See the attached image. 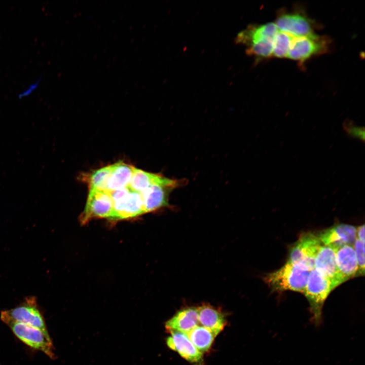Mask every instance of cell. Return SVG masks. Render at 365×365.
Returning <instances> with one entry per match:
<instances>
[{
	"label": "cell",
	"mask_w": 365,
	"mask_h": 365,
	"mask_svg": "<svg viewBox=\"0 0 365 365\" xmlns=\"http://www.w3.org/2000/svg\"><path fill=\"white\" fill-rule=\"evenodd\" d=\"M310 271L288 261L279 269L264 277V280L272 291L292 290L304 293Z\"/></svg>",
	"instance_id": "cell-1"
},
{
	"label": "cell",
	"mask_w": 365,
	"mask_h": 365,
	"mask_svg": "<svg viewBox=\"0 0 365 365\" xmlns=\"http://www.w3.org/2000/svg\"><path fill=\"white\" fill-rule=\"evenodd\" d=\"M334 288L332 282L315 269L310 271L304 294L308 301L312 320L316 324H320L324 302Z\"/></svg>",
	"instance_id": "cell-2"
},
{
	"label": "cell",
	"mask_w": 365,
	"mask_h": 365,
	"mask_svg": "<svg viewBox=\"0 0 365 365\" xmlns=\"http://www.w3.org/2000/svg\"><path fill=\"white\" fill-rule=\"evenodd\" d=\"M0 317L5 323L8 321H14L38 328L48 338H51L35 297H26L15 307L2 311Z\"/></svg>",
	"instance_id": "cell-3"
},
{
	"label": "cell",
	"mask_w": 365,
	"mask_h": 365,
	"mask_svg": "<svg viewBox=\"0 0 365 365\" xmlns=\"http://www.w3.org/2000/svg\"><path fill=\"white\" fill-rule=\"evenodd\" d=\"M108 192L113 202L112 220L129 219L145 213L140 193L132 191L129 187Z\"/></svg>",
	"instance_id": "cell-4"
},
{
	"label": "cell",
	"mask_w": 365,
	"mask_h": 365,
	"mask_svg": "<svg viewBox=\"0 0 365 365\" xmlns=\"http://www.w3.org/2000/svg\"><path fill=\"white\" fill-rule=\"evenodd\" d=\"M182 183V180L171 179L160 175L154 182L140 193L145 213L168 206L171 192Z\"/></svg>",
	"instance_id": "cell-5"
},
{
	"label": "cell",
	"mask_w": 365,
	"mask_h": 365,
	"mask_svg": "<svg viewBox=\"0 0 365 365\" xmlns=\"http://www.w3.org/2000/svg\"><path fill=\"white\" fill-rule=\"evenodd\" d=\"M329 40L324 36L315 33L293 38L287 57L304 62L312 56L326 52Z\"/></svg>",
	"instance_id": "cell-6"
},
{
	"label": "cell",
	"mask_w": 365,
	"mask_h": 365,
	"mask_svg": "<svg viewBox=\"0 0 365 365\" xmlns=\"http://www.w3.org/2000/svg\"><path fill=\"white\" fill-rule=\"evenodd\" d=\"M318 236L311 232L301 235L290 249L287 261L308 269H314L316 255L322 246Z\"/></svg>",
	"instance_id": "cell-7"
},
{
	"label": "cell",
	"mask_w": 365,
	"mask_h": 365,
	"mask_svg": "<svg viewBox=\"0 0 365 365\" xmlns=\"http://www.w3.org/2000/svg\"><path fill=\"white\" fill-rule=\"evenodd\" d=\"M13 334L23 343L28 346L42 351L50 358L54 359L56 356L54 352L52 341L38 328L14 321L5 323Z\"/></svg>",
	"instance_id": "cell-8"
},
{
	"label": "cell",
	"mask_w": 365,
	"mask_h": 365,
	"mask_svg": "<svg viewBox=\"0 0 365 365\" xmlns=\"http://www.w3.org/2000/svg\"><path fill=\"white\" fill-rule=\"evenodd\" d=\"M113 214V202L109 192L90 189L85 210L81 215V223L85 224L97 218L112 220Z\"/></svg>",
	"instance_id": "cell-9"
},
{
	"label": "cell",
	"mask_w": 365,
	"mask_h": 365,
	"mask_svg": "<svg viewBox=\"0 0 365 365\" xmlns=\"http://www.w3.org/2000/svg\"><path fill=\"white\" fill-rule=\"evenodd\" d=\"M278 29L293 36H301L313 33L312 21L304 13L298 11L283 12L276 18Z\"/></svg>",
	"instance_id": "cell-10"
},
{
	"label": "cell",
	"mask_w": 365,
	"mask_h": 365,
	"mask_svg": "<svg viewBox=\"0 0 365 365\" xmlns=\"http://www.w3.org/2000/svg\"><path fill=\"white\" fill-rule=\"evenodd\" d=\"M314 269L328 279L335 288L345 282L337 266L335 247L325 245L320 247L315 259Z\"/></svg>",
	"instance_id": "cell-11"
},
{
	"label": "cell",
	"mask_w": 365,
	"mask_h": 365,
	"mask_svg": "<svg viewBox=\"0 0 365 365\" xmlns=\"http://www.w3.org/2000/svg\"><path fill=\"white\" fill-rule=\"evenodd\" d=\"M356 230L352 225L341 224L321 231L317 236L323 245L337 248L353 245L356 239Z\"/></svg>",
	"instance_id": "cell-12"
},
{
	"label": "cell",
	"mask_w": 365,
	"mask_h": 365,
	"mask_svg": "<svg viewBox=\"0 0 365 365\" xmlns=\"http://www.w3.org/2000/svg\"><path fill=\"white\" fill-rule=\"evenodd\" d=\"M166 339V344L171 349L177 352L187 360L199 363L202 360V353L199 351L184 333L171 331Z\"/></svg>",
	"instance_id": "cell-13"
},
{
	"label": "cell",
	"mask_w": 365,
	"mask_h": 365,
	"mask_svg": "<svg viewBox=\"0 0 365 365\" xmlns=\"http://www.w3.org/2000/svg\"><path fill=\"white\" fill-rule=\"evenodd\" d=\"M335 248L337 266L344 281L358 275V265L353 245L345 244Z\"/></svg>",
	"instance_id": "cell-14"
},
{
	"label": "cell",
	"mask_w": 365,
	"mask_h": 365,
	"mask_svg": "<svg viewBox=\"0 0 365 365\" xmlns=\"http://www.w3.org/2000/svg\"><path fill=\"white\" fill-rule=\"evenodd\" d=\"M198 308L189 307L178 311L165 324L169 332L175 331L188 334L198 326Z\"/></svg>",
	"instance_id": "cell-15"
},
{
	"label": "cell",
	"mask_w": 365,
	"mask_h": 365,
	"mask_svg": "<svg viewBox=\"0 0 365 365\" xmlns=\"http://www.w3.org/2000/svg\"><path fill=\"white\" fill-rule=\"evenodd\" d=\"M198 322L216 335H218L226 324L224 313L218 309L204 304L198 307Z\"/></svg>",
	"instance_id": "cell-16"
},
{
	"label": "cell",
	"mask_w": 365,
	"mask_h": 365,
	"mask_svg": "<svg viewBox=\"0 0 365 365\" xmlns=\"http://www.w3.org/2000/svg\"><path fill=\"white\" fill-rule=\"evenodd\" d=\"M111 167L107 191L112 192L128 187L135 167L123 162L113 164Z\"/></svg>",
	"instance_id": "cell-17"
},
{
	"label": "cell",
	"mask_w": 365,
	"mask_h": 365,
	"mask_svg": "<svg viewBox=\"0 0 365 365\" xmlns=\"http://www.w3.org/2000/svg\"><path fill=\"white\" fill-rule=\"evenodd\" d=\"M187 334L190 341L201 353L210 349L217 335L209 329L202 326H196Z\"/></svg>",
	"instance_id": "cell-18"
},
{
	"label": "cell",
	"mask_w": 365,
	"mask_h": 365,
	"mask_svg": "<svg viewBox=\"0 0 365 365\" xmlns=\"http://www.w3.org/2000/svg\"><path fill=\"white\" fill-rule=\"evenodd\" d=\"M112 170L111 165L82 175V179L87 182L90 189L107 191Z\"/></svg>",
	"instance_id": "cell-19"
},
{
	"label": "cell",
	"mask_w": 365,
	"mask_h": 365,
	"mask_svg": "<svg viewBox=\"0 0 365 365\" xmlns=\"http://www.w3.org/2000/svg\"><path fill=\"white\" fill-rule=\"evenodd\" d=\"M274 39L260 38L247 43L246 53L258 59L272 56Z\"/></svg>",
	"instance_id": "cell-20"
},
{
	"label": "cell",
	"mask_w": 365,
	"mask_h": 365,
	"mask_svg": "<svg viewBox=\"0 0 365 365\" xmlns=\"http://www.w3.org/2000/svg\"><path fill=\"white\" fill-rule=\"evenodd\" d=\"M160 176V174L150 173L135 167L128 187L132 191L140 193Z\"/></svg>",
	"instance_id": "cell-21"
},
{
	"label": "cell",
	"mask_w": 365,
	"mask_h": 365,
	"mask_svg": "<svg viewBox=\"0 0 365 365\" xmlns=\"http://www.w3.org/2000/svg\"><path fill=\"white\" fill-rule=\"evenodd\" d=\"M293 38L291 35L279 30L274 39L272 56L287 57Z\"/></svg>",
	"instance_id": "cell-22"
},
{
	"label": "cell",
	"mask_w": 365,
	"mask_h": 365,
	"mask_svg": "<svg viewBox=\"0 0 365 365\" xmlns=\"http://www.w3.org/2000/svg\"><path fill=\"white\" fill-rule=\"evenodd\" d=\"M353 247L358 265V275H364V242L356 238Z\"/></svg>",
	"instance_id": "cell-23"
},
{
	"label": "cell",
	"mask_w": 365,
	"mask_h": 365,
	"mask_svg": "<svg viewBox=\"0 0 365 365\" xmlns=\"http://www.w3.org/2000/svg\"><path fill=\"white\" fill-rule=\"evenodd\" d=\"M344 127L349 136L364 141V129L363 127L357 126L352 122H348L345 123Z\"/></svg>",
	"instance_id": "cell-24"
},
{
	"label": "cell",
	"mask_w": 365,
	"mask_h": 365,
	"mask_svg": "<svg viewBox=\"0 0 365 365\" xmlns=\"http://www.w3.org/2000/svg\"><path fill=\"white\" fill-rule=\"evenodd\" d=\"M41 77L39 78L34 82L30 84L24 90L19 92L17 95L18 98L22 99L31 94L38 88L41 81Z\"/></svg>",
	"instance_id": "cell-25"
},
{
	"label": "cell",
	"mask_w": 365,
	"mask_h": 365,
	"mask_svg": "<svg viewBox=\"0 0 365 365\" xmlns=\"http://www.w3.org/2000/svg\"><path fill=\"white\" fill-rule=\"evenodd\" d=\"M356 238L364 242V225L359 226L356 230Z\"/></svg>",
	"instance_id": "cell-26"
}]
</instances>
